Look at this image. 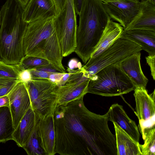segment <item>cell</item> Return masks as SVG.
I'll return each mask as SVG.
<instances>
[{
    "instance_id": "obj_7",
    "label": "cell",
    "mask_w": 155,
    "mask_h": 155,
    "mask_svg": "<svg viewBox=\"0 0 155 155\" xmlns=\"http://www.w3.org/2000/svg\"><path fill=\"white\" fill-rule=\"evenodd\" d=\"M24 84L35 113L41 119L53 115L57 107L54 93L57 84L45 79H31Z\"/></svg>"
},
{
    "instance_id": "obj_36",
    "label": "cell",
    "mask_w": 155,
    "mask_h": 155,
    "mask_svg": "<svg viewBox=\"0 0 155 155\" xmlns=\"http://www.w3.org/2000/svg\"><path fill=\"white\" fill-rule=\"evenodd\" d=\"M3 106L9 107V101L7 95L0 97V107Z\"/></svg>"
},
{
    "instance_id": "obj_37",
    "label": "cell",
    "mask_w": 155,
    "mask_h": 155,
    "mask_svg": "<svg viewBox=\"0 0 155 155\" xmlns=\"http://www.w3.org/2000/svg\"><path fill=\"white\" fill-rule=\"evenodd\" d=\"M19 2L23 9L25 7L30 0H17Z\"/></svg>"
},
{
    "instance_id": "obj_32",
    "label": "cell",
    "mask_w": 155,
    "mask_h": 155,
    "mask_svg": "<svg viewBox=\"0 0 155 155\" xmlns=\"http://www.w3.org/2000/svg\"><path fill=\"white\" fill-rule=\"evenodd\" d=\"M55 4L56 15L61 11L63 8L66 0H53Z\"/></svg>"
},
{
    "instance_id": "obj_13",
    "label": "cell",
    "mask_w": 155,
    "mask_h": 155,
    "mask_svg": "<svg viewBox=\"0 0 155 155\" xmlns=\"http://www.w3.org/2000/svg\"><path fill=\"white\" fill-rule=\"evenodd\" d=\"M56 16L55 7L53 0H30L23 13L24 20L28 24Z\"/></svg>"
},
{
    "instance_id": "obj_4",
    "label": "cell",
    "mask_w": 155,
    "mask_h": 155,
    "mask_svg": "<svg viewBox=\"0 0 155 155\" xmlns=\"http://www.w3.org/2000/svg\"><path fill=\"white\" fill-rule=\"evenodd\" d=\"M55 17L36 21L28 24L23 38L25 56L47 60L61 71L65 70L63 56L55 25Z\"/></svg>"
},
{
    "instance_id": "obj_8",
    "label": "cell",
    "mask_w": 155,
    "mask_h": 155,
    "mask_svg": "<svg viewBox=\"0 0 155 155\" xmlns=\"http://www.w3.org/2000/svg\"><path fill=\"white\" fill-rule=\"evenodd\" d=\"M54 25L63 57L74 52L77 46L76 14L73 0H66L54 18Z\"/></svg>"
},
{
    "instance_id": "obj_22",
    "label": "cell",
    "mask_w": 155,
    "mask_h": 155,
    "mask_svg": "<svg viewBox=\"0 0 155 155\" xmlns=\"http://www.w3.org/2000/svg\"><path fill=\"white\" fill-rule=\"evenodd\" d=\"M14 130L9 107H0V142L12 140V134Z\"/></svg>"
},
{
    "instance_id": "obj_11",
    "label": "cell",
    "mask_w": 155,
    "mask_h": 155,
    "mask_svg": "<svg viewBox=\"0 0 155 155\" xmlns=\"http://www.w3.org/2000/svg\"><path fill=\"white\" fill-rule=\"evenodd\" d=\"M139 2L120 0L103 3V5L110 18L119 22L125 28L137 14L139 8Z\"/></svg>"
},
{
    "instance_id": "obj_23",
    "label": "cell",
    "mask_w": 155,
    "mask_h": 155,
    "mask_svg": "<svg viewBox=\"0 0 155 155\" xmlns=\"http://www.w3.org/2000/svg\"><path fill=\"white\" fill-rule=\"evenodd\" d=\"M35 124L33 130L26 144L23 148L28 155H46L41 145L37 127L39 117L35 114Z\"/></svg>"
},
{
    "instance_id": "obj_28",
    "label": "cell",
    "mask_w": 155,
    "mask_h": 155,
    "mask_svg": "<svg viewBox=\"0 0 155 155\" xmlns=\"http://www.w3.org/2000/svg\"><path fill=\"white\" fill-rule=\"evenodd\" d=\"M28 70L30 73L32 79H45L49 80V75L52 73L38 70L35 68Z\"/></svg>"
},
{
    "instance_id": "obj_30",
    "label": "cell",
    "mask_w": 155,
    "mask_h": 155,
    "mask_svg": "<svg viewBox=\"0 0 155 155\" xmlns=\"http://www.w3.org/2000/svg\"><path fill=\"white\" fill-rule=\"evenodd\" d=\"M31 79L30 73L29 70H21L19 74V80L24 83Z\"/></svg>"
},
{
    "instance_id": "obj_10",
    "label": "cell",
    "mask_w": 155,
    "mask_h": 155,
    "mask_svg": "<svg viewBox=\"0 0 155 155\" xmlns=\"http://www.w3.org/2000/svg\"><path fill=\"white\" fill-rule=\"evenodd\" d=\"M10 110L15 129L20 121L31 106L29 95L24 83L19 81L7 95Z\"/></svg>"
},
{
    "instance_id": "obj_25",
    "label": "cell",
    "mask_w": 155,
    "mask_h": 155,
    "mask_svg": "<svg viewBox=\"0 0 155 155\" xmlns=\"http://www.w3.org/2000/svg\"><path fill=\"white\" fill-rule=\"evenodd\" d=\"M143 144H140L142 155H155V128L144 133L142 135Z\"/></svg>"
},
{
    "instance_id": "obj_14",
    "label": "cell",
    "mask_w": 155,
    "mask_h": 155,
    "mask_svg": "<svg viewBox=\"0 0 155 155\" xmlns=\"http://www.w3.org/2000/svg\"><path fill=\"white\" fill-rule=\"evenodd\" d=\"M141 29L155 31V5L144 0L139 2L138 11L124 30Z\"/></svg>"
},
{
    "instance_id": "obj_12",
    "label": "cell",
    "mask_w": 155,
    "mask_h": 155,
    "mask_svg": "<svg viewBox=\"0 0 155 155\" xmlns=\"http://www.w3.org/2000/svg\"><path fill=\"white\" fill-rule=\"evenodd\" d=\"M134 91L139 125L155 122V89L150 94L143 87H135Z\"/></svg>"
},
{
    "instance_id": "obj_35",
    "label": "cell",
    "mask_w": 155,
    "mask_h": 155,
    "mask_svg": "<svg viewBox=\"0 0 155 155\" xmlns=\"http://www.w3.org/2000/svg\"><path fill=\"white\" fill-rule=\"evenodd\" d=\"M76 14L79 15L84 0H73Z\"/></svg>"
},
{
    "instance_id": "obj_17",
    "label": "cell",
    "mask_w": 155,
    "mask_h": 155,
    "mask_svg": "<svg viewBox=\"0 0 155 155\" xmlns=\"http://www.w3.org/2000/svg\"><path fill=\"white\" fill-rule=\"evenodd\" d=\"M37 127L41 145L46 155H55V133L54 115L43 119L39 117Z\"/></svg>"
},
{
    "instance_id": "obj_19",
    "label": "cell",
    "mask_w": 155,
    "mask_h": 155,
    "mask_svg": "<svg viewBox=\"0 0 155 155\" xmlns=\"http://www.w3.org/2000/svg\"><path fill=\"white\" fill-rule=\"evenodd\" d=\"M35 124V114L31 106L20 121L12 134V140L23 148L27 142Z\"/></svg>"
},
{
    "instance_id": "obj_24",
    "label": "cell",
    "mask_w": 155,
    "mask_h": 155,
    "mask_svg": "<svg viewBox=\"0 0 155 155\" xmlns=\"http://www.w3.org/2000/svg\"><path fill=\"white\" fill-rule=\"evenodd\" d=\"M50 63L45 59L31 56L25 55L17 65L20 70H30L49 65Z\"/></svg>"
},
{
    "instance_id": "obj_33",
    "label": "cell",
    "mask_w": 155,
    "mask_h": 155,
    "mask_svg": "<svg viewBox=\"0 0 155 155\" xmlns=\"http://www.w3.org/2000/svg\"><path fill=\"white\" fill-rule=\"evenodd\" d=\"M69 68L71 69H74L75 68H82L81 64L78 62L75 59L71 60L68 63Z\"/></svg>"
},
{
    "instance_id": "obj_39",
    "label": "cell",
    "mask_w": 155,
    "mask_h": 155,
    "mask_svg": "<svg viewBox=\"0 0 155 155\" xmlns=\"http://www.w3.org/2000/svg\"><path fill=\"white\" fill-rule=\"evenodd\" d=\"M144 0L148 1L152 4L155 5V0H140L141 1H143Z\"/></svg>"
},
{
    "instance_id": "obj_16",
    "label": "cell",
    "mask_w": 155,
    "mask_h": 155,
    "mask_svg": "<svg viewBox=\"0 0 155 155\" xmlns=\"http://www.w3.org/2000/svg\"><path fill=\"white\" fill-rule=\"evenodd\" d=\"M107 113L109 121L117 124L135 141L139 143L140 134L138 127L127 115L122 105L113 104Z\"/></svg>"
},
{
    "instance_id": "obj_31",
    "label": "cell",
    "mask_w": 155,
    "mask_h": 155,
    "mask_svg": "<svg viewBox=\"0 0 155 155\" xmlns=\"http://www.w3.org/2000/svg\"><path fill=\"white\" fill-rule=\"evenodd\" d=\"M64 73H52L49 75V80L57 84L60 81Z\"/></svg>"
},
{
    "instance_id": "obj_27",
    "label": "cell",
    "mask_w": 155,
    "mask_h": 155,
    "mask_svg": "<svg viewBox=\"0 0 155 155\" xmlns=\"http://www.w3.org/2000/svg\"><path fill=\"white\" fill-rule=\"evenodd\" d=\"M19 81L18 79L0 78V97L7 95Z\"/></svg>"
},
{
    "instance_id": "obj_29",
    "label": "cell",
    "mask_w": 155,
    "mask_h": 155,
    "mask_svg": "<svg viewBox=\"0 0 155 155\" xmlns=\"http://www.w3.org/2000/svg\"><path fill=\"white\" fill-rule=\"evenodd\" d=\"M147 63L150 68L151 74L153 80H155V54L149 55L145 57Z\"/></svg>"
},
{
    "instance_id": "obj_34",
    "label": "cell",
    "mask_w": 155,
    "mask_h": 155,
    "mask_svg": "<svg viewBox=\"0 0 155 155\" xmlns=\"http://www.w3.org/2000/svg\"><path fill=\"white\" fill-rule=\"evenodd\" d=\"M68 73H64L60 81L57 84L58 87L63 85L67 82L71 73L68 72Z\"/></svg>"
},
{
    "instance_id": "obj_15",
    "label": "cell",
    "mask_w": 155,
    "mask_h": 155,
    "mask_svg": "<svg viewBox=\"0 0 155 155\" xmlns=\"http://www.w3.org/2000/svg\"><path fill=\"white\" fill-rule=\"evenodd\" d=\"M140 56V51H139L127 57L119 63L121 69L132 82L135 87L146 88L148 80L142 70Z\"/></svg>"
},
{
    "instance_id": "obj_26",
    "label": "cell",
    "mask_w": 155,
    "mask_h": 155,
    "mask_svg": "<svg viewBox=\"0 0 155 155\" xmlns=\"http://www.w3.org/2000/svg\"><path fill=\"white\" fill-rule=\"evenodd\" d=\"M20 71L17 64H7L0 61V78L19 80Z\"/></svg>"
},
{
    "instance_id": "obj_21",
    "label": "cell",
    "mask_w": 155,
    "mask_h": 155,
    "mask_svg": "<svg viewBox=\"0 0 155 155\" xmlns=\"http://www.w3.org/2000/svg\"><path fill=\"white\" fill-rule=\"evenodd\" d=\"M123 27L110 19L108 21L102 35L90 58L98 55L120 38Z\"/></svg>"
},
{
    "instance_id": "obj_2",
    "label": "cell",
    "mask_w": 155,
    "mask_h": 155,
    "mask_svg": "<svg viewBox=\"0 0 155 155\" xmlns=\"http://www.w3.org/2000/svg\"><path fill=\"white\" fill-rule=\"evenodd\" d=\"M0 11V59L17 64L25 56L23 43L28 24L23 18V9L17 0H6Z\"/></svg>"
},
{
    "instance_id": "obj_41",
    "label": "cell",
    "mask_w": 155,
    "mask_h": 155,
    "mask_svg": "<svg viewBox=\"0 0 155 155\" xmlns=\"http://www.w3.org/2000/svg\"><path fill=\"white\" fill-rule=\"evenodd\" d=\"M130 0L133 1H134V2H138V1H139V0Z\"/></svg>"
},
{
    "instance_id": "obj_6",
    "label": "cell",
    "mask_w": 155,
    "mask_h": 155,
    "mask_svg": "<svg viewBox=\"0 0 155 155\" xmlns=\"http://www.w3.org/2000/svg\"><path fill=\"white\" fill-rule=\"evenodd\" d=\"M142 50L141 47L130 41L119 38L107 48L93 58H90L83 67L90 79L103 68L119 63L130 55Z\"/></svg>"
},
{
    "instance_id": "obj_9",
    "label": "cell",
    "mask_w": 155,
    "mask_h": 155,
    "mask_svg": "<svg viewBox=\"0 0 155 155\" xmlns=\"http://www.w3.org/2000/svg\"><path fill=\"white\" fill-rule=\"evenodd\" d=\"M71 74L66 83L57 87L54 92L57 106L65 105L72 101L84 97L87 93L90 79L85 74L83 67L76 70L68 68Z\"/></svg>"
},
{
    "instance_id": "obj_1",
    "label": "cell",
    "mask_w": 155,
    "mask_h": 155,
    "mask_svg": "<svg viewBox=\"0 0 155 155\" xmlns=\"http://www.w3.org/2000/svg\"><path fill=\"white\" fill-rule=\"evenodd\" d=\"M53 115L56 154L117 155L115 135L109 128L108 114L89 111L83 97L57 106Z\"/></svg>"
},
{
    "instance_id": "obj_40",
    "label": "cell",
    "mask_w": 155,
    "mask_h": 155,
    "mask_svg": "<svg viewBox=\"0 0 155 155\" xmlns=\"http://www.w3.org/2000/svg\"><path fill=\"white\" fill-rule=\"evenodd\" d=\"M2 18V17L1 13V12L0 11V26H1V24Z\"/></svg>"
},
{
    "instance_id": "obj_20",
    "label": "cell",
    "mask_w": 155,
    "mask_h": 155,
    "mask_svg": "<svg viewBox=\"0 0 155 155\" xmlns=\"http://www.w3.org/2000/svg\"><path fill=\"white\" fill-rule=\"evenodd\" d=\"M113 124L115 132L117 155H142L140 143L135 141L117 124Z\"/></svg>"
},
{
    "instance_id": "obj_5",
    "label": "cell",
    "mask_w": 155,
    "mask_h": 155,
    "mask_svg": "<svg viewBox=\"0 0 155 155\" xmlns=\"http://www.w3.org/2000/svg\"><path fill=\"white\" fill-rule=\"evenodd\" d=\"M119 63L103 68L94 75L89 81L87 93L111 97L121 96L134 90L135 86Z\"/></svg>"
},
{
    "instance_id": "obj_38",
    "label": "cell",
    "mask_w": 155,
    "mask_h": 155,
    "mask_svg": "<svg viewBox=\"0 0 155 155\" xmlns=\"http://www.w3.org/2000/svg\"><path fill=\"white\" fill-rule=\"evenodd\" d=\"M104 3H107L110 2H112L115 1L120 0H100Z\"/></svg>"
},
{
    "instance_id": "obj_3",
    "label": "cell",
    "mask_w": 155,
    "mask_h": 155,
    "mask_svg": "<svg viewBox=\"0 0 155 155\" xmlns=\"http://www.w3.org/2000/svg\"><path fill=\"white\" fill-rule=\"evenodd\" d=\"M76 32L74 52L85 64L90 58L109 20L100 0H84Z\"/></svg>"
},
{
    "instance_id": "obj_18",
    "label": "cell",
    "mask_w": 155,
    "mask_h": 155,
    "mask_svg": "<svg viewBox=\"0 0 155 155\" xmlns=\"http://www.w3.org/2000/svg\"><path fill=\"white\" fill-rule=\"evenodd\" d=\"M120 38L137 44L149 55L155 54V31L141 29L123 30Z\"/></svg>"
}]
</instances>
